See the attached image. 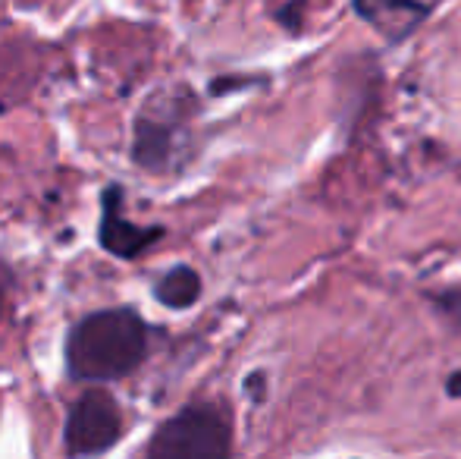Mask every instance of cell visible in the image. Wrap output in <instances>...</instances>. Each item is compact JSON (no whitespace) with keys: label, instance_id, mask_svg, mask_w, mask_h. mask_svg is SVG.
I'll return each mask as SVG.
<instances>
[{"label":"cell","instance_id":"obj_10","mask_svg":"<svg viewBox=\"0 0 461 459\" xmlns=\"http://www.w3.org/2000/svg\"><path fill=\"white\" fill-rule=\"evenodd\" d=\"M4 302H6V287L0 283V312H4Z\"/></svg>","mask_w":461,"mask_h":459},{"label":"cell","instance_id":"obj_2","mask_svg":"<svg viewBox=\"0 0 461 459\" xmlns=\"http://www.w3.org/2000/svg\"><path fill=\"white\" fill-rule=\"evenodd\" d=\"M232 425L217 403H188L154 431L145 459H230Z\"/></svg>","mask_w":461,"mask_h":459},{"label":"cell","instance_id":"obj_7","mask_svg":"<svg viewBox=\"0 0 461 459\" xmlns=\"http://www.w3.org/2000/svg\"><path fill=\"white\" fill-rule=\"evenodd\" d=\"M201 289L204 287H201L198 271L188 268V264H176V268H170L154 283V299H158L160 306L183 312V308H192L194 302L201 299Z\"/></svg>","mask_w":461,"mask_h":459},{"label":"cell","instance_id":"obj_9","mask_svg":"<svg viewBox=\"0 0 461 459\" xmlns=\"http://www.w3.org/2000/svg\"><path fill=\"white\" fill-rule=\"evenodd\" d=\"M446 393H449V397H461V372H452L449 378H446Z\"/></svg>","mask_w":461,"mask_h":459},{"label":"cell","instance_id":"obj_5","mask_svg":"<svg viewBox=\"0 0 461 459\" xmlns=\"http://www.w3.org/2000/svg\"><path fill=\"white\" fill-rule=\"evenodd\" d=\"M122 202H126V192L120 183H110L101 192V221H97V245H101L107 255L122 258V262H135L141 252H148L154 243L167 236L164 227H141V224L129 221L122 215Z\"/></svg>","mask_w":461,"mask_h":459},{"label":"cell","instance_id":"obj_1","mask_svg":"<svg viewBox=\"0 0 461 459\" xmlns=\"http://www.w3.org/2000/svg\"><path fill=\"white\" fill-rule=\"evenodd\" d=\"M148 355V325L135 308H97L67 334V374L82 384H107L132 374Z\"/></svg>","mask_w":461,"mask_h":459},{"label":"cell","instance_id":"obj_6","mask_svg":"<svg viewBox=\"0 0 461 459\" xmlns=\"http://www.w3.org/2000/svg\"><path fill=\"white\" fill-rule=\"evenodd\" d=\"M439 4L443 0H352L355 13L393 44L405 41Z\"/></svg>","mask_w":461,"mask_h":459},{"label":"cell","instance_id":"obj_3","mask_svg":"<svg viewBox=\"0 0 461 459\" xmlns=\"http://www.w3.org/2000/svg\"><path fill=\"white\" fill-rule=\"evenodd\" d=\"M122 435V412L113 393L104 387H88L69 406L67 428H63V447L69 459H97L110 447H116Z\"/></svg>","mask_w":461,"mask_h":459},{"label":"cell","instance_id":"obj_8","mask_svg":"<svg viewBox=\"0 0 461 459\" xmlns=\"http://www.w3.org/2000/svg\"><path fill=\"white\" fill-rule=\"evenodd\" d=\"M437 306L443 315H452V318L461 321V289H446V293L437 299Z\"/></svg>","mask_w":461,"mask_h":459},{"label":"cell","instance_id":"obj_4","mask_svg":"<svg viewBox=\"0 0 461 459\" xmlns=\"http://www.w3.org/2000/svg\"><path fill=\"white\" fill-rule=\"evenodd\" d=\"M183 107L151 98L132 123V161L148 173H167L176 167L179 145L185 139Z\"/></svg>","mask_w":461,"mask_h":459}]
</instances>
